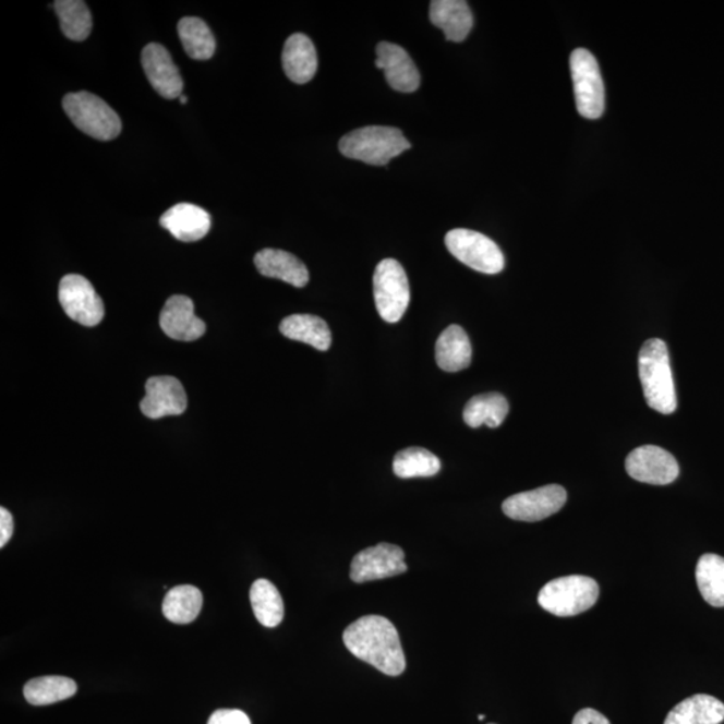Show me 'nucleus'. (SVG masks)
Instances as JSON below:
<instances>
[{
	"instance_id": "nucleus-1",
	"label": "nucleus",
	"mask_w": 724,
	"mask_h": 724,
	"mask_svg": "<svg viewBox=\"0 0 724 724\" xmlns=\"http://www.w3.org/2000/svg\"><path fill=\"white\" fill-rule=\"evenodd\" d=\"M343 644L352 655L373 665L384 675L399 676L406 671L407 662L400 636L388 618H359L343 632Z\"/></svg>"
},
{
	"instance_id": "nucleus-2",
	"label": "nucleus",
	"mask_w": 724,
	"mask_h": 724,
	"mask_svg": "<svg viewBox=\"0 0 724 724\" xmlns=\"http://www.w3.org/2000/svg\"><path fill=\"white\" fill-rule=\"evenodd\" d=\"M639 376L647 405L659 413H674L677 400L673 370L667 343L660 338H651L641 347Z\"/></svg>"
},
{
	"instance_id": "nucleus-3",
	"label": "nucleus",
	"mask_w": 724,
	"mask_h": 724,
	"mask_svg": "<svg viewBox=\"0 0 724 724\" xmlns=\"http://www.w3.org/2000/svg\"><path fill=\"white\" fill-rule=\"evenodd\" d=\"M412 145L400 130L394 126H365L346 134L338 149L348 159L371 166H387L395 157L411 149Z\"/></svg>"
},
{
	"instance_id": "nucleus-4",
	"label": "nucleus",
	"mask_w": 724,
	"mask_h": 724,
	"mask_svg": "<svg viewBox=\"0 0 724 724\" xmlns=\"http://www.w3.org/2000/svg\"><path fill=\"white\" fill-rule=\"evenodd\" d=\"M599 583L587 576H566L547 582L539 594V604L558 617H570L587 612L598 603Z\"/></svg>"
},
{
	"instance_id": "nucleus-5",
	"label": "nucleus",
	"mask_w": 724,
	"mask_h": 724,
	"mask_svg": "<svg viewBox=\"0 0 724 724\" xmlns=\"http://www.w3.org/2000/svg\"><path fill=\"white\" fill-rule=\"evenodd\" d=\"M62 107L73 124L87 136L109 142L121 133L119 114L104 99L89 92L70 93L63 98Z\"/></svg>"
},
{
	"instance_id": "nucleus-6",
	"label": "nucleus",
	"mask_w": 724,
	"mask_h": 724,
	"mask_svg": "<svg viewBox=\"0 0 724 724\" xmlns=\"http://www.w3.org/2000/svg\"><path fill=\"white\" fill-rule=\"evenodd\" d=\"M373 293L379 317L389 324L399 323L411 301L410 282L399 262H379L373 276Z\"/></svg>"
},
{
	"instance_id": "nucleus-7",
	"label": "nucleus",
	"mask_w": 724,
	"mask_h": 724,
	"mask_svg": "<svg viewBox=\"0 0 724 724\" xmlns=\"http://www.w3.org/2000/svg\"><path fill=\"white\" fill-rule=\"evenodd\" d=\"M578 113L586 119H600L605 109V87L598 60L587 49H576L570 56Z\"/></svg>"
},
{
	"instance_id": "nucleus-8",
	"label": "nucleus",
	"mask_w": 724,
	"mask_h": 724,
	"mask_svg": "<svg viewBox=\"0 0 724 724\" xmlns=\"http://www.w3.org/2000/svg\"><path fill=\"white\" fill-rule=\"evenodd\" d=\"M446 248L455 258L483 274H498L505 268V256L498 244L483 233L455 229L446 236Z\"/></svg>"
},
{
	"instance_id": "nucleus-9",
	"label": "nucleus",
	"mask_w": 724,
	"mask_h": 724,
	"mask_svg": "<svg viewBox=\"0 0 724 724\" xmlns=\"http://www.w3.org/2000/svg\"><path fill=\"white\" fill-rule=\"evenodd\" d=\"M58 297L69 318L87 328L97 326L104 319L105 309L101 297L93 285L79 274H69L61 279Z\"/></svg>"
},
{
	"instance_id": "nucleus-10",
	"label": "nucleus",
	"mask_w": 724,
	"mask_h": 724,
	"mask_svg": "<svg viewBox=\"0 0 724 724\" xmlns=\"http://www.w3.org/2000/svg\"><path fill=\"white\" fill-rule=\"evenodd\" d=\"M568 494L559 484H547L531 492L510 496L502 505V510L514 521L540 522L557 514L566 504Z\"/></svg>"
},
{
	"instance_id": "nucleus-11",
	"label": "nucleus",
	"mask_w": 724,
	"mask_h": 724,
	"mask_svg": "<svg viewBox=\"0 0 724 724\" xmlns=\"http://www.w3.org/2000/svg\"><path fill=\"white\" fill-rule=\"evenodd\" d=\"M405 558V551L400 546L378 543L353 558L350 578L353 582L364 583L406 574L408 568Z\"/></svg>"
},
{
	"instance_id": "nucleus-12",
	"label": "nucleus",
	"mask_w": 724,
	"mask_h": 724,
	"mask_svg": "<svg viewBox=\"0 0 724 724\" xmlns=\"http://www.w3.org/2000/svg\"><path fill=\"white\" fill-rule=\"evenodd\" d=\"M626 470L635 481L655 486L675 482L680 472L674 455L657 446L634 449L626 460Z\"/></svg>"
},
{
	"instance_id": "nucleus-13",
	"label": "nucleus",
	"mask_w": 724,
	"mask_h": 724,
	"mask_svg": "<svg viewBox=\"0 0 724 724\" xmlns=\"http://www.w3.org/2000/svg\"><path fill=\"white\" fill-rule=\"evenodd\" d=\"M145 393L140 408L149 419L179 417L189 406L183 384L172 376L150 377L145 384Z\"/></svg>"
},
{
	"instance_id": "nucleus-14",
	"label": "nucleus",
	"mask_w": 724,
	"mask_h": 724,
	"mask_svg": "<svg viewBox=\"0 0 724 724\" xmlns=\"http://www.w3.org/2000/svg\"><path fill=\"white\" fill-rule=\"evenodd\" d=\"M142 62L150 85L161 97L174 99L183 96V79L165 46L160 44L145 46Z\"/></svg>"
},
{
	"instance_id": "nucleus-15",
	"label": "nucleus",
	"mask_w": 724,
	"mask_h": 724,
	"mask_svg": "<svg viewBox=\"0 0 724 724\" xmlns=\"http://www.w3.org/2000/svg\"><path fill=\"white\" fill-rule=\"evenodd\" d=\"M160 328L177 341H195L206 333V324L195 314L194 302L185 295H172L160 313Z\"/></svg>"
},
{
	"instance_id": "nucleus-16",
	"label": "nucleus",
	"mask_w": 724,
	"mask_h": 724,
	"mask_svg": "<svg viewBox=\"0 0 724 724\" xmlns=\"http://www.w3.org/2000/svg\"><path fill=\"white\" fill-rule=\"evenodd\" d=\"M376 52V67L383 70L385 79L393 89L401 93H413L419 89V70L401 46L379 43Z\"/></svg>"
},
{
	"instance_id": "nucleus-17",
	"label": "nucleus",
	"mask_w": 724,
	"mask_h": 724,
	"mask_svg": "<svg viewBox=\"0 0 724 724\" xmlns=\"http://www.w3.org/2000/svg\"><path fill=\"white\" fill-rule=\"evenodd\" d=\"M161 227L180 242H197L212 229V216L191 203H179L161 216Z\"/></svg>"
},
{
	"instance_id": "nucleus-18",
	"label": "nucleus",
	"mask_w": 724,
	"mask_h": 724,
	"mask_svg": "<svg viewBox=\"0 0 724 724\" xmlns=\"http://www.w3.org/2000/svg\"><path fill=\"white\" fill-rule=\"evenodd\" d=\"M432 25L441 28L451 43H463L474 26L469 3L464 0H434L430 5Z\"/></svg>"
},
{
	"instance_id": "nucleus-19",
	"label": "nucleus",
	"mask_w": 724,
	"mask_h": 724,
	"mask_svg": "<svg viewBox=\"0 0 724 724\" xmlns=\"http://www.w3.org/2000/svg\"><path fill=\"white\" fill-rule=\"evenodd\" d=\"M285 74L294 84L303 85L312 81L317 73L318 58L312 39L297 33L286 40L282 51Z\"/></svg>"
},
{
	"instance_id": "nucleus-20",
	"label": "nucleus",
	"mask_w": 724,
	"mask_h": 724,
	"mask_svg": "<svg viewBox=\"0 0 724 724\" xmlns=\"http://www.w3.org/2000/svg\"><path fill=\"white\" fill-rule=\"evenodd\" d=\"M254 264L262 276L283 280L294 288H303L311 279L303 262L288 251L262 250L255 255Z\"/></svg>"
},
{
	"instance_id": "nucleus-21",
	"label": "nucleus",
	"mask_w": 724,
	"mask_h": 724,
	"mask_svg": "<svg viewBox=\"0 0 724 724\" xmlns=\"http://www.w3.org/2000/svg\"><path fill=\"white\" fill-rule=\"evenodd\" d=\"M435 358L441 370L446 372H460L469 367L472 359V348L469 336L458 325L448 326L437 338Z\"/></svg>"
},
{
	"instance_id": "nucleus-22",
	"label": "nucleus",
	"mask_w": 724,
	"mask_h": 724,
	"mask_svg": "<svg viewBox=\"0 0 724 724\" xmlns=\"http://www.w3.org/2000/svg\"><path fill=\"white\" fill-rule=\"evenodd\" d=\"M724 704L711 695H693L669 711L664 724H721Z\"/></svg>"
},
{
	"instance_id": "nucleus-23",
	"label": "nucleus",
	"mask_w": 724,
	"mask_h": 724,
	"mask_svg": "<svg viewBox=\"0 0 724 724\" xmlns=\"http://www.w3.org/2000/svg\"><path fill=\"white\" fill-rule=\"evenodd\" d=\"M279 330L290 340L307 343V346L321 350V352H325L331 347L329 326L317 315H289L280 323Z\"/></svg>"
},
{
	"instance_id": "nucleus-24",
	"label": "nucleus",
	"mask_w": 724,
	"mask_h": 724,
	"mask_svg": "<svg viewBox=\"0 0 724 724\" xmlns=\"http://www.w3.org/2000/svg\"><path fill=\"white\" fill-rule=\"evenodd\" d=\"M509 401L500 394H483L472 397L467 402L463 419L471 429L487 425L490 429H498L509 414Z\"/></svg>"
},
{
	"instance_id": "nucleus-25",
	"label": "nucleus",
	"mask_w": 724,
	"mask_h": 724,
	"mask_svg": "<svg viewBox=\"0 0 724 724\" xmlns=\"http://www.w3.org/2000/svg\"><path fill=\"white\" fill-rule=\"evenodd\" d=\"M178 33L183 48L192 60L207 61L216 50L212 28L201 17L185 16L179 22Z\"/></svg>"
},
{
	"instance_id": "nucleus-26",
	"label": "nucleus",
	"mask_w": 724,
	"mask_h": 724,
	"mask_svg": "<svg viewBox=\"0 0 724 724\" xmlns=\"http://www.w3.org/2000/svg\"><path fill=\"white\" fill-rule=\"evenodd\" d=\"M251 606L262 626L276 628L283 620L285 605L278 589L265 578L256 580L250 591Z\"/></svg>"
},
{
	"instance_id": "nucleus-27",
	"label": "nucleus",
	"mask_w": 724,
	"mask_h": 724,
	"mask_svg": "<svg viewBox=\"0 0 724 724\" xmlns=\"http://www.w3.org/2000/svg\"><path fill=\"white\" fill-rule=\"evenodd\" d=\"M697 583L705 603L724 606V558L717 554H703L697 565Z\"/></svg>"
},
{
	"instance_id": "nucleus-28",
	"label": "nucleus",
	"mask_w": 724,
	"mask_h": 724,
	"mask_svg": "<svg viewBox=\"0 0 724 724\" xmlns=\"http://www.w3.org/2000/svg\"><path fill=\"white\" fill-rule=\"evenodd\" d=\"M77 683L65 676H43L27 683L25 698L33 705H48L74 697Z\"/></svg>"
},
{
	"instance_id": "nucleus-29",
	"label": "nucleus",
	"mask_w": 724,
	"mask_h": 724,
	"mask_svg": "<svg viewBox=\"0 0 724 724\" xmlns=\"http://www.w3.org/2000/svg\"><path fill=\"white\" fill-rule=\"evenodd\" d=\"M203 594L196 587L180 586L171 589L162 601V613L174 624H190L201 615Z\"/></svg>"
},
{
	"instance_id": "nucleus-30",
	"label": "nucleus",
	"mask_w": 724,
	"mask_h": 724,
	"mask_svg": "<svg viewBox=\"0 0 724 724\" xmlns=\"http://www.w3.org/2000/svg\"><path fill=\"white\" fill-rule=\"evenodd\" d=\"M55 9L61 31L68 39L83 43L89 37L93 20L90 10L83 0H57Z\"/></svg>"
},
{
	"instance_id": "nucleus-31",
	"label": "nucleus",
	"mask_w": 724,
	"mask_h": 724,
	"mask_svg": "<svg viewBox=\"0 0 724 724\" xmlns=\"http://www.w3.org/2000/svg\"><path fill=\"white\" fill-rule=\"evenodd\" d=\"M441 469L439 458L422 447L402 449L394 460L395 474L402 479L434 476Z\"/></svg>"
},
{
	"instance_id": "nucleus-32",
	"label": "nucleus",
	"mask_w": 724,
	"mask_h": 724,
	"mask_svg": "<svg viewBox=\"0 0 724 724\" xmlns=\"http://www.w3.org/2000/svg\"><path fill=\"white\" fill-rule=\"evenodd\" d=\"M208 724H251V722L241 710H218L209 717Z\"/></svg>"
},
{
	"instance_id": "nucleus-33",
	"label": "nucleus",
	"mask_w": 724,
	"mask_h": 724,
	"mask_svg": "<svg viewBox=\"0 0 724 724\" xmlns=\"http://www.w3.org/2000/svg\"><path fill=\"white\" fill-rule=\"evenodd\" d=\"M14 533V518L9 510L4 507L0 509V547H4L5 543L11 540Z\"/></svg>"
},
{
	"instance_id": "nucleus-34",
	"label": "nucleus",
	"mask_w": 724,
	"mask_h": 724,
	"mask_svg": "<svg viewBox=\"0 0 724 724\" xmlns=\"http://www.w3.org/2000/svg\"><path fill=\"white\" fill-rule=\"evenodd\" d=\"M574 724H611V722L599 711L583 709L577 712Z\"/></svg>"
},
{
	"instance_id": "nucleus-35",
	"label": "nucleus",
	"mask_w": 724,
	"mask_h": 724,
	"mask_svg": "<svg viewBox=\"0 0 724 724\" xmlns=\"http://www.w3.org/2000/svg\"><path fill=\"white\" fill-rule=\"evenodd\" d=\"M180 102L183 104V105L186 104V97H185V96H181V97H180Z\"/></svg>"
},
{
	"instance_id": "nucleus-36",
	"label": "nucleus",
	"mask_w": 724,
	"mask_h": 724,
	"mask_svg": "<svg viewBox=\"0 0 724 724\" xmlns=\"http://www.w3.org/2000/svg\"><path fill=\"white\" fill-rule=\"evenodd\" d=\"M484 717H486V716H484V715H479V716H478V720H479V721H483Z\"/></svg>"
},
{
	"instance_id": "nucleus-37",
	"label": "nucleus",
	"mask_w": 724,
	"mask_h": 724,
	"mask_svg": "<svg viewBox=\"0 0 724 724\" xmlns=\"http://www.w3.org/2000/svg\"><path fill=\"white\" fill-rule=\"evenodd\" d=\"M490 724H494V723H490Z\"/></svg>"
}]
</instances>
